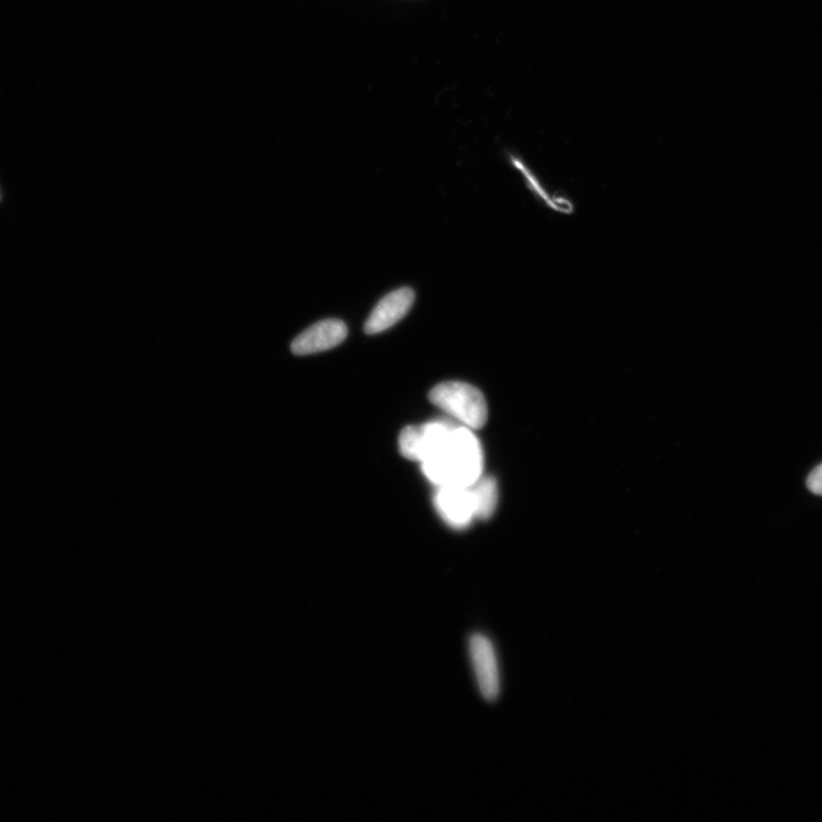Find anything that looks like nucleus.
<instances>
[{
  "label": "nucleus",
  "mask_w": 822,
  "mask_h": 822,
  "mask_svg": "<svg viewBox=\"0 0 822 822\" xmlns=\"http://www.w3.org/2000/svg\"><path fill=\"white\" fill-rule=\"evenodd\" d=\"M807 485L811 493L822 496V464L810 473Z\"/></svg>",
  "instance_id": "obj_9"
},
{
  "label": "nucleus",
  "mask_w": 822,
  "mask_h": 822,
  "mask_svg": "<svg viewBox=\"0 0 822 822\" xmlns=\"http://www.w3.org/2000/svg\"><path fill=\"white\" fill-rule=\"evenodd\" d=\"M399 448L407 459L420 461L423 450V430L421 427H408L399 438Z\"/></svg>",
  "instance_id": "obj_8"
},
{
  "label": "nucleus",
  "mask_w": 822,
  "mask_h": 822,
  "mask_svg": "<svg viewBox=\"0 0 822 822\" xmlns=\"http://www.w3.org/2000/svg\"><path fill=\"white\" fill-rule=\"evenodd\" d=\"M346 325L338 319L323 320L308 327L292 343L296 355H308L334 349L345 341Z\"/></svg>",
  "instance_id": "obj_5"
},
{
  "label": "nucleus",
  "mask_w": 822,
  "mask_h": 822,
  "mask_svg": "<svg viewBox=\"0 0 822 822\" xmlns=\"http://www.w3.org/2000/svg\"><path fill=\"white\" fill-rule=\"evenodd\" d=\"M415 301V293L410 288H400L375 306L366 325L365 331L368 336L380 334L403 320L409 313Z\"/></svg>",
  "instance_id": "obj_6"
},
{
  "label": "nucleus",
  "mask_w": 822,
  "mask_h": 822,
  "mask_svg": "<svg viewBox=\"0 0 822 822\" xmlns=\"http://www.w3.org/2000/svg\"><path fill=\"white\" fill-rule=\"evenodd\" d=\"M440 517L455 529H464L476 519L469 486L441 485L434 498Z\"/></svg>",
  "instance_id": "obj_4"
},
{
  "label": "nucleus",
  "mask_w": 822,
  "mask_h": 822,
  "mask_svg": "<svg viewBox=\"0 0 822 822\" xmlns=\"http://www.w3.org/2000/svg\"><path fill=\"white\" fill-rule=\"evenodd\" d=\"M421 469L438 486H469L483 470L481 444L469 428L433 421L421 426Z\"/></svg>",
  "instance_id": "obj_1"
},
{
  "label": "nucleus",
  "mask_w": 822,
  "mask_h": 822,
  "mask_svg": "<svg viewBox=\"0 0 822 822\" xmlns=\"http://www.w3.org/2000/svg\"><path fill=\"white\" fill-rule=\"evenodd\" d=\"M475 503L476 518L491 519L498 504V485L494 478L481 476L469 485Z\"/></svg>",
  "instance_id": "obj_7"
},
{
  "label": "nucleus",
  "mask_w": 822,
  "mask_h": 822,
  "mask_svg": "<svg viewBox=\"0 0 822 822\" xmlns=\"http://www.w3.org/2000/svg\"><path fill=\"white\" fill-rule=\"evenodd\" d=\"M433 405L448 413L464 427L471 430L483 428L488 419L485 399L480 390L461 382H444L432 389Z\"/></svg>",
  "instance_id": "obj_2"
},
{
  "label": "nucleus",
  "mask_w": 822,
  "mask_h": 822,
  "mask_svg": "<svg viewBox=\"0 0 822 822\" xmlns=\"http://www.w3.org/2000/svg\"><path fill=\"white\" fill-rule=\"evenodd\" d=\"M473 671L482 697L494 701L501 693L498 660L491 640L483 634H473L469 642Z\"/></svg>",
  "instance_id": "obj_3"
}]
</instances>
